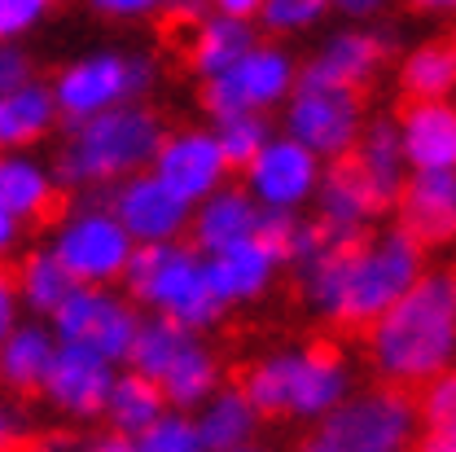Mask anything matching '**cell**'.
<instances>
[{
	"mask_svg": "<svg viewBox=\"0 0 456 452\" xmlns=\"http://www.w3.org/2000/svg\"><path fill=\"white\" fill-rule=\"evenodd\" d=\"M18 251H22V220H18L13 211L0 207V264L13 259Z\"/></svg>",
	"mask_w": 456,
	"mask_h": 452,
	"instance_id": "ee69618b",
	"label": "cell"
},
{
	"mask_svg": "<svg viewBox=\"0 0 456 452\" xmlns=\"http://www.w3.org/2000/svg\"><path fill=\"white\" fill-rule=\"evenodd\" d=\"M360 127H364V106H360V93L351 88L294 84V93L281 102V132L307 145L321 163L346 159Z\"/></svg>",
	"mask_w": 456,
	"mask_h": 452,
	"instance_id": "8fae6325",
	"label": "cell"
},
{
	"mask_svg": "<svg viewBox=\"0 0 456 452\" xmlns=\"http://www.w3.org/2000/svg\"><path fill=\"white\" fill-rule=\"evenodd\" d=\"M211 132H216V141H220V150H224L228 168L241 171L264 150V141L273 136V123H268L264 111H237V114H220Z\"/></svg>",
	"mask_w": 456,
	"mask_h": 452,
	"instance_id": "1f68e13d",
	"label": "cell"
},
{
	"mask_svg": "<svg viewBox=\"0 0 456 452\" xmlns=\"http://www.w3.org/2000/svg\"><path fill=\"white\" fill-rule=\"evenodd\" d=\"M330 9H334L330 0H264L255 18H259V27H264L268 36H303V31H312Z\"/></svg>",
	"mask_w": 456,
	"mask_h": 452,
	"instance_id": "836d02e7",
	"label": "cell"
},
{
	"mask_svg": "<svg viewBox=\"0 0 456 452\" xmlns=\"http://www.w3.org/2000/svg\"><path fill=\"white\" fill-rule=\"evenodd\" d=\"M167 0H88V9L106 22H145L159 18Z\"/></svg>",
	"mask_w": 456,
	"mask_h": 452,
	"instance_id": "8d00e7d4",
	"label": "cell"
},
{
	"mask_svg": "<svg viewBox=\"0 0 456 452\" xmlns=\"http://www.w3.org/2000/svg\"><path fill=\"white\" fill-rule=\"evenodd\" d=\"M417 452H456V431H426Z\"/></svg>",
	"mask_w": 456,
	"mask_h": 452,
	"instance_id": "c3c4849f",
	"label": "cell"
},
{
	"mask_svg": "<svg viewBox=\"0 0 456 452\" xmlns=\"http://www.w3.org/2000/svg\"><path fill=\"white\" fill-rule=\"evenodd\" d=\"M255 225H259V202L246 185H220L211 189L207 198L193 202L189 211V246H198L202 255H216L224 246H237L246 237H255Z\"/></svg>",
	"mask_w": 456,
	"mask_h": 452,
	"instance_id": "ffe728a7",
	"label": "cell"
},
{
	"mask_svg": "<svg viewBox=\"0 0 456 452\" xmlns=\"http://www.w3.org/2000/svg\"><path fill=\"white\" fill-rule=\"evenodd\" d=\"M421 273L426 246L408 228H387L364 233L346 246H330L294 282L303 290V303L321 321L338 330H369Z\"/></svg>",
	"mask_w": 456,
	"mask_h": 452,
	"instance_id": "6da1fadb",
	"label": "cell"
},
{
	"mask_svg": "<svg viewBox=\"0 0 456 452\" xmlns=\"http://www.w3.org/2000/svg\"><path fill=\"white\" fill-rule=\"evenodd\" d=\"M118 285L141 312L167 316L198 334H207L224 316V308L211 290V277H207V255L198 246H189L184 237L136 246Z\"/></svg>",
	"mask_w": 456,
	"mask_h": 452,
	"instance_id": "5b68a950",
	"label": "cell"
},
{
	"mask_svg": "<svg viewBox=\"0 0 456 452\" xmlns=\"http://www.w3.org/2000/svg\"><path fill=\"white\" fill-rule=\"evenodd\" d=\"M49 251L79 285H118L136 242L106 207V189H79V202L53 225Z\"/></svg>",
	"mask_w": 456,
	"mask_h": 452,
	"instance_id": "ba28073f",
	"label": "cell"
},
{
	"mask_svg": "<svg viewBox=\"0 0 456 452\" xmlns=\"http://www.w3.org/2000/svg\"><path fill=\"white\" fill-rule=\"evenodd\" d=\"M417 417L426 422V431H456V365L426 382Z\"/></svg>",
	"mask_w": 456,
	"mask_h": 452,
	"instance_id": "e575fe53",
	"label": "cell"
},
{
	"mask_svg": "<svg viewBox=\"0 0 456 452\" xmlns=\"http://www.w3.org/2000/svg\"><path fill=\"white\" fill-rule=\"evenodd\" d=\"M321 171H325V163H321L307 145H298V141L285 136V132H273V136L264 141V150L241 168V185L255 193L259 207L303 211V207L312 202L316 185H321Z\"/></svg>",
	"mask_w": 456,
	"mask_h": 452,
	"instance_id": "5bb4252c",
	"label": "cell"
},
{
	"mask_svg": "<svg viewBox=\"0 0 456 452\" xmlns=\"http://www.w3.org/2000/svg\"><path fill=\"white\" fill-rule=\"evenodd\" d=\"M259 45V31L250 27V18H232V13H207L193 27V45H189V70L198 79H216L224 75L237 57H246Z\"/></svg>",
	"mask_w": 456,
	"mask_h": 452,
	"instance_id": "83f0119b",
	"label": "cell"
},
{
	"mask_svg": "<svg viewBox=\"0 0 456 452\" xmlns=\"http://www.w3.org/2000/svg\"><path fill=\"white\" fill-rule=\"evenodd\" d=\"M141 316L145 312L114 285H75L57 303L49 325H53L57 342L88 347V351L106 356L110 365H127V351H132Z\"/></svg>",
	"mask_w": 456,
	"mask_h": 452,
	"instance_id": "30bf717a",
	"label": "cell"
},
{
	"mask_svg": "<svg viewBox=\"0 0 456 452\" xmlns=\"http://www.w3.org/2000/svg\"><path fill=\"white\" fill-rule=\"evenodd\" d=\"M330 4H334V13L351 18V22H364V18H373V13L387 9V0H330Z\"/></svg>",
	"mask_w": 456,
	"mask_h": 452,
	"instance_id": "f6af8a7d",
	"label": "cell"
},
{
	"mask_svg": "<svg viewBox=\"0 0 456 452\" xmlns=\"http://www.w3.org/2000/svg\"><path fill=\"white\" fill-rule=\"evenodd\" d=\"M163 408H167V396L159 391V382H150L145 374H136V369L123 365V369L114 374V387H110V396H106L102 422L110 426L114 435L136 440Z\"/></svg>",
	"mask_w": 456,
	"mask_h": 452,
	"instance_id": "f1b7e54d",
	"label": "cell"
},
{
	"mask_svg": "<svg viewBox=\"0 0 456 452\" xmlns=\"http://www.w3.org/2000/svg\"><path fill=\"white\" fill-rule=\"evenodd\" d=\"M31 75H36L31 53H27L18 40H0V93H9V88L27 84Z\"/></svg>",
	"mask_w": 456,
	"mask_h": 452,
	"instance_id": "74e56055",
	"label": "cell"
},
{
	"mask_svg": "<svg viewBox=\"0 0 456 452\" xmlns=\"http://www.w3.org/2000/svg\"><path fill=\"white\" fill-rule=\"evenodd\" d=\"M57 356V334L45 321H18L0 342V387L13 396H40V382Z\"/></svg>",
	"mask_w": 456,
	"mask_h": 452,
	"instance_id": "4316f807",
	"label": "cell"
},
{
	"mask_svg": "<svg viewBox=\"0 0 456 452\" xmlns=\"http://www.w3.org/2000/svg\"><path fill=\"white\" fill-rule=\"evenodd\" d=\"M193 422H198V440H202V452H228L241 448L259 435V422L264 413L250 404V396L237 387H216L211 396L193 408Z\"/></svg>",
	"mask_w": 456,
	"mask_h": 452,
	"instance_id": "484cf974",
	"label": "cell"
},
{
	"mask_svg": "<svg viewBox=\"0 0 456 452\" xmlns=\"http://www.w3.org/2000/svg\"><path fill=\"white\" fill-rule=\"evenodd\" d=\"M264 0H211L216 13H232V18H255Z\"/></svg>",
	"mask_w": 456,
	"mask_h": 452,
	"instance_id": "7dc6e473",
	"label": "cell"
},
{
	"mask_svg": "<svg viewBox=\"0 0 456 452\" xmlns=\"http://www.w3.org/2000/svg\"><path fill=\"white\" fill-rule=\"evenodd\" d=\"M167 127L145 102H123L88 119H70L57 145V185L66 189H106L123 176H136L154 163Z\"/></svg>",
	"mask_w": 456,
	"mask_h": 452,
	"instance_id": "3957f363",
	"label": "cell"
},
{
	"mask_svg": "<svg viewBox=\"0 0 456 452\" xmlns=\"http://www.w3.org/2000/svg\"><path fill=\"white\" fill-rule=\"evenodd\" d=\"M163 13H167L175 27H198V22L211 13V0H167Z\"/></svg>",
	"mask_w": 456,
	"mask_h": 452,
	"instance_id": "60d3db41",
	"label": "cell"
},
{
	"mask_svg": "<svg viewBox=\"0 0 456 452\" xmlns=\"http://www.w3.org/2000/svg\"><path fill=\"white\" fill-rule=\"evenodd\" d=\"M281 268H285L281 255L268 251L259 237H246L237 246H224V251L207 255V277H211V290H216L220 308H246V303L264 299Z\"/></svg>",
	"mask_w": 456,
	"mask_h": 452,
	"instance_id": "d6986e66",
	"label": "cell"
},
{
	"mask_svg": "<svg viewBox=\"0 0 456 452\" xmlns=\"http://www.w3.org/2000/svg\"><path fill=\"white\" fill-rule=\"evenodd\" d=\"M0 207L22 225L45 220L57 207V171L31 150H0Z\"/></svg>",
	"mask_w": 456,
	"mask_h": 452,
	"instance_id": "603a6c76",
	"label": "cell"
},
{
	"mask_svg": "<svg viewBox=\"0 0 456 452\" xmlns=\"http://www.w3.org/2000/svg\"><path fill=\"white\" fill-rule=\"evenodd\" d=\"M159 79V66L150 53H132V49H97L75 62H66L53 79L57 114L70 119H88L97 111H110L123 102H141Z\"/></svg>",
	"mask_w": 456,
	"mask_h": 452,
	"instance_id": "9c48e42d",
	"label": "cell"
},
{
	"mask_svg": "<svg viewBox=\"0 0 456 452\" xmlns=\"http://www.w3.org/2000/svg\"><path fill=\"white\" fill-rule=\"evenodd\" d=\"M298 211H285V207H259V225H255V237L268 246V251H277L285 264V251H289V242H294V228H298Z\"/></svg>",
	"mask_w": 456,
	"mask_h": 452,
	"instance_id": "d590c367",
	"label": "cell"
},
{
	"mask_svg": "<svg viewBox=\"0 0 456 452\" xmlns=\"http://www.w3.org/2000/svg\"><path fill=\"white\" fill-rule=\"evenodd\" d=\"M36 22H40V13H31L27 4L0 0V40H22Z\"/></svg>",
	"mask_w": 456,
	"mask_h": 452,
	"instance_id": "ab89813d",
	"label": "cell"
},
{
	"mask_svg": "<svg viewBox=\"0 0 456 452\" xmlns=\"http://www.w3.org/2000/svg\"><path fill=\"white\" fill-rule=\"evenodd\" d=\"M312 207H316L312 225L325 233L330 246H346V242L364 237L373 228V220L387 211L382 198L373 193V185L360 176V168L351 159H334L330 168L321 171V185L312 193Z\"/></svg>",
	"mask_w": 456,
	"mask_h": 452,
	"instance_id": "2e32d148",
	"label": "cell"
},
{
	"mask_svg": "<svg viewBox=\"0 0 456 452\" xmlns=\"http://www.w3.org/2000/svg\"><path fill=\"white\" fill-rule=\"evenodd\" d=\"M22 435H27V417L13 413V408L0 399V452H13L22 444Z\"/></svg>",
	"mask_w": 456,
	"mask_h": 452,
	"instance_id": "b9f144b4",
	"label": "cell"
},
{
	"mask_svg": "<svg viewBox=\"0 0 456 452\" xmlns=\"http://www.w3.org/2000/svg\"><path fill=\"white\" fill-rule=\"evenodd\" d=\"M57 123H61V114H57L53 84L31 75L27 84L0 93V150H31Z\"/></svg>",
	"mask_w": 456,
	"mask_h": 452,
	"instance_id": "d4e9b609",
	"label": "cell"
},
{
	"mask_svg": "<svg viewBox=\"0 0 456 452\" xmlns=\"http://www.w3.org/2000/svg\"><path fill=\"white\" fill-rule=\"evenodd\" d=\"M27 452H88V440L75 435V431H49V435H40Z\"/></svg>",
	"mask_w": 456,
	"mask_h": 452,
	"instance_id": "7bdbcfd3",
	"label": "cell"
},
{
	"mask_svg": "<svg viewBox=\"0 0 456 452\" xmlns=\"http://www.w3.org/2000/svg\"><path fill=\"white\" fill-rule=\"evenodd\" d=\"M417 4H426V9H456V0H417Z\"/></svg>",
	"mask_w": 456,
	"mask_h": 452,
	"instance_id": "f907efd6",
	"label": "cell"
},
{
	"mask_svg": "<svg viewBox=\"0 0 456 452\" xmlns=\"http://www.w3.org/2000/svg\"><path fill=\"white\" fill-rule=\"evenodd\" d=\"M399 216L421 246L456 242V171H408L399 189Z\"/></svg>",
	"mask_w": 456,
	"mask_h": 452,
	"instance_id": "44dd1931",
	"label": "cell"
},
{
	"mask_svg": "<svg viewBox=\"0 0 456 452\" xmlns=\"http://www.w3.org/2000/svg\"><path fill=\"white\" fill-rule=\"evenodd\" d=\"M241 391L264 417L316 422L351 396V365L330 342L277 347V351L259 356L255 365H246Z\"/></svg>",
	"mask_w": 456,
	"mask_h": 452,
	"instance_id": "277c9868",
	"label": "cell"
},
{
	"mask_svg": "<svg viewBox=\"0 0 456 452\" xmlns=\"http://www.w3.org/2000/svg\"><path fill=\"white\" fill-rule=\"evenodd\" d=\"M399 84L412 102H435V97H452L456 93V45L448 40H430L421 49L403 57L399 66Z\"/></svg>",
	"mask_w": 456,
	"mask_h": 452,
	"instance_id": "4dcf8cb0",
	"label": "cell"
},
{
	"mask_svg": "<svg viewBox=\"0 0 456 452\" xmlns=\"http://www.w3.org/2000/svg\"><path fill=\"white\" fill-rule=\"evenodd\" d=\"M387 62V40L369 27H342L330 40L316 45V53L298 66V84H325L360 93Z\"/></svg>",
	"mask_w": 456,
	"mask_h": 452,
	"instance_id": "ac0fdd59",
	"label": "cell"
},
{
	"mask_svg": "<svg viewBox=\"0 0 456 452\" xmlns=\"http://www.w3.org/2000/svg\"><path fill=\"white\" fill-rule=\"evenodd\" d=\"M150 171L159 180H167L171 189L180 198H189V202L207 198L211 189H220L228 176H232V168H228L224 150H220V141H216L211 127L167 132L163 145H159V154H154V163H150Z\"/></svg>",
	"mask_w": 456,
	"mask_h": 452,
	"instance_id": "e0dca14e",
	"label": "cell"
},
{
	"mask_svg": "<svg viewBox=\"0 0 456 452\" xmlns=\"http://www.w3.org/2000/svg\"><path fill=\"white\" fill-rule=\"evenodd\" d=\"M106 207L118 216V225L132 233L136 246L184 237L189 233V211H193V202L180 198L167 180H159L150 168L106 185Z\"/></svg>",
	"mask_w": 456,
	"mask_h": 452,
	"instance_id": "4fadbf2b",
	"label": "cell"
},
{
	"mask_svg": "<svg viewBox=\"0 0 456 452\" xmlns=\"http://www.w3.org/2000/svg\"><path fill=\"white\" fill-rule=\"evenodd\" d=\"M298 84V66L281 45H255L246 57H237L224 75L202 79V106L211 119L237 111H277Z\"/></svg>",
	"mask_w": 456,
	"mask_h": 452,
	"instance_id": "7c38bea8",
	"label": "cell"
},
{
	"mask_svg": "<svg viewBox=\"0 0 456 452\" xmlns=\"http://www.w3.org/2000/svg\"><path fill=\"white\" fill-rule=\"evenodd\" d=\"M13 4H27V9H31V13H40V18H45V13H49V9H53L57 0H13Z\"/></svg>",
	"mask_w": 456,
	"mask_h": 452,
	"instance_id": "681fc988",
	"label": "cell"
},
{
	"mask_svg": "<svg viewBox=\"0 0 456 452\" xmlns=\"http://www.w3.org/2000/svg\"><path fill=\"white\" fill-rule=\"evenodd\" d=\"M13 282H18V294H22V308H27V312H36V316H45V321L57 312V303L79 285L70 273H66V264L57 259L49 246H40V251L22 255V259H18Z\"/></svg>",
	"mask_w": 456,
	"mask_h": 452,
	"instance_id": "f546056e",
	"label": "cell"
},
{
	"mask_svg": "<svg viewBox=\"0 0 456 452\" xmlns=\"http://www.w3.org/2000/svg\"><path fill=\"white\" fill-rule=\"evenodd\" d=\"M369 365L391 387H426L456 365V273H421L369 325Z\"/></svg>",
	"mask_w": 456,
	"mask_h": 452,
	"instance_id": "7a4b0ae2",
	"label": "cell"
},
{
	"mask_svg": "<svg viewBox=\"0 0 456 452\" xmlns=\"http://www.w3.org/2000/svg\"><path fill=\"white\" fill-rule=\"evenodd\" d=\"M118 369L123 365H110L106 356H97L88 347L57 342V356L45 374V382H40V396L49 399V408L61 413L66 422H93L106 408V396H110Z\"/></svg>",
	"mask_w": 456,
	"mask_h": 452,
	"instance_id": "9a60e30c",
	"label": "cell"
},
{
	"mask_svg": "<svg viewBox=\"0 0 456 452\" xmlns=\"http://www.w3.org/2000/svg\"><path fill=\"white\" fill-rule=\"evenodd\" d=\"M228 452H273V448H264L259 440H250V444H241V448H228Z\"/></svg>",
	"mask_w": 456,
	"mask_h": 452,
	"instance_id": "816d5d0a",
	"label": "cell"
},
{
	"mask_svg": "<svg viewBox=\"0 0 456 452\" xmlns=\"http://www.w3.org/2000/svg\"><path fill=\"white\" fill-rule=\"evenodd\" d=\"M127 369L159 382L171 408H184V413H193L220 387V360L211 356L202 334L175 325L167 316H141L132 351H127Z\"/></svg>",
	"mask_w": 456,
	"mask_h": 452,
	"instance_id": "52a82bcc",
	"label": "cell"
},
{
	"mask_svg": "<svg viewBox=\"0 0 456 452\" xmlns=\"http://www.w3.org/2000/svg\"><path fill=\"white\" fill-rule=\"evenodd\" d=\"M136 452H202V440H198V422H193V413H184V408H163L136 440Z\"/></svg>",
	"mask_w": 456,
	"mask_h": 452,
	"instance_id": "d6a6232c",
	"label": "cell"
},
{
	"mask_svg": "<svg viewBox=\"0 0 456 452\" xmlns=\"http://www.w3.org/2000/svg\"><path fill=\"white\" fill-rule=\"evenodd\" d=\"M399 141L412 171H456V106L452 97L412 102L399 114Z\"/></svg>",
	"mask_w": 456,
	"mask_h": 452,
	"instance_id": "7402d4cb",
	"label": "cell"
},
{
	"mask_svg": "<svg viewBox=\"0 0 456 452\" xmlns=\"http://www.w3.org/2000/svg\"><path fill=\"white\" fill-rule=\"evenodd\" d=\"M88 452H136V444H132L127 435H114V431H106V435L88 440Z\"/></svg>",
	"mask_w": 456,
	"mask_h": 452,
	"instance_id": "bcb514c9",
	"label": "cell"
},
{
	"mask_svg": "<svg viewBox=\"0 0 456 452\" xmlns=\"http://www.w3.org/2000/svg\"><path fill=\"white\" fill-rule=\"evenodd\" d=\"M417 404L403 387L351 391L298 440L294 452H408L417 435Z\"/></svg>",
	"mask_w": 456,
	"mask_h": 452,
	"instance_id": "8992f818",
	"label": "cell"
},
{
	"mask_svg": "<svg viewBox=\"0 0 456 452\" xmlns=\"http://www.w3.org/2000/svg\"><path fill=\"white\" fill-rule=\"evenodd\" d=\"M346 159H351V163L360 168V176L373 185V193L382 198V207H395L399 189H403V180H408V171H412L408 168V159H403L399 123H391V119H373V123H364Z\"/></svg>",
	"mask_w": 456,
	"mask_h": 452,
	"instance_id": "cb8c5ba5",
	"label": "cell"
},
{
	"mask_svg": "<svg viewBox=\"0 0 456 452\" xmlns=\"http://www.w3.org/2000/svg\"><path fill=\"white\" fill-rule=\"evenodd\" d=\"M22 294H18V282H13V273H4L0 268V342L13 334V325L22 321Z\"/></svg>",
	"mask_w": 456,
	"mask_h": 452,
	"instance_id": "f35d334b",
	"label": "cell"
}]
</instances>
